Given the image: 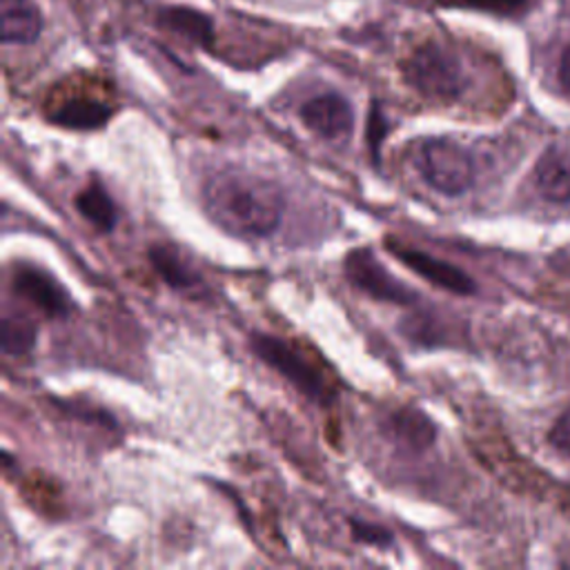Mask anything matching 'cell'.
Instances as JSON below:
<instances>
[{
	"instance_id": "obj_1",
	"label": "cell",
	"mask_w": 570,
	"mask_h": 570,
	"mask_svg": "<svg viewBox=\"0 0 570 570\" xmlns=\"http://www.w3.org/2000/svg\"><path fill=\"white\" fill-rule=\"evenodd\" d=\"M201 199L210 219L237 237H270L283 221L281 187L245 169L212 174L204 183Z\"/></svg>"
},
{
	"instance_id": "obj_2",
	"label": "cell",
	"mask_w": 570,
	"mask_h": 570,
	"mask_svg": "<svg viewBox=\"0 0 570 570\" xmlns=\"http://www.w3.org/2000/svg\"><path fill=\"white\" fill-rule=\"evenodd\" d=\"M252 352L272 370H276L283 379L315 404H332L337 399V382L317 354H310L304 346L285 341L274 335H252L250 339Z\"/></svg>"
},
{
	"instance_id": "obj_3",
	"label": "cell",
	"mask_w": 570,
	"mask_h": 570,
	"mask_svg": "<svg viewBox=\"0 0 570 570\" xmlns=\"http://www.w3.org/2000/svg\"><path fill=\"white\" fill-rule=\"evenodd\" d=\"M402 74L419 97L435 103H454L468 85L459 56L437 41L417 45L402 61Z\"/></svg>"
},
{
	"instance_id": "obj_4",
	"label": "cell",
	"mask_w": 570,
	"mask_h": 570,
	"mask_svg": "<svg viewBox=\"0 0 570 570\" xmlns=\"http://www.w3.org/2000/svg\"><path fill=\"white\" fill-rule=\"evenodd\" d=\"M415 163L424 180L443 197L465 195L478 176L472 152L443 136L424 141L415 154Z\"/></svg>"
},
{
	"instance_id": "obj_5",
	"label": "cell",
	"mask_w": 570,
	"mask_h": 570,
	"mask_svg": "<svg viewBox=\"0 0 570 570\" xmlns=\"http://www.w3.org/2000/svg\"><path fill=\"white\" fill-rule=\"evenodd\" d=\"M343 267L354 288L374 302L397 306H413L417 302V295L379 263L370 250H352L346 256Z\"/></svg>"
},
{
	"instance_id": "obj_6",
	"label": "cell",
	"mask_w": 570,
	"mask_h": 570,
	"mask_svg": "<svg viewBox=\"0 0 570 570\" xmlns=\"http://www.w3.org/2000/svg\"><path fill=\"white\" fill-rule=\"evenodd\" d=\"M386 248L393 256H397L415 274L430 281L435 288H441L457 297H470L478 293V283L472 281V276H468L463 270H459L457 265H452L448 261L435 259V256H430L417 248H410V245L402 243L399 239H391V237L386 239Z\"/></svg>"
},
{
	"instance_id": "obj_7",
	"label": "cell",
	"mask_w": 570,
	"mask_h": 570,
	"mask_svg": "<svg viewBox=\"0 0 570 570\" xmlns=\"http://www.w3.org/2000/svg\"><path fill=\"white\" fill-rule=\"evenodd\" d=\"M12 288L17 297H21L50 319H65L72 310L69 295L63 291V285L43 270L17 267Z\"/></svg>"
},
{
	"instance_id": "obj_8",
	"label": "cell",
	"mask_w": 570,
	"mask_h": 570,
	"mask_svg": "<svg viewBox=\"0 0 570 570\" xmlns=\"http://www.w3.org/2000/svg\"><path fill=\"white\" fill-rule=\"evenodd\" d=\"M304 125L326 141H341L354 128V110L341 94L328 91L306 101L299 110Z\"/></svg>"
},
{
	"instance_id": "obj_9",
	"label": "cell",
	"mask_w": 570,
	"mask_h": 570,
	"mask_svg": "<svg viewBox=\"0 0 570 570\" xmlns=\"http://www.w3.org/2000/svg\"><path fill=\"white\" fill-rule=\"evenodd\" d=\"M114 117V108L97 97H85V94H69L56 103L47 106V121L56 128L89 132L101 130Z\"/></svg>"
},
{
	"instance_id": "obj_10",
	"label": "cell",
	"mask_w": 570,
	"mask_h": 570,
	"mask_svg": "<svg viewBox=\"0 0 570 570\" xmlns=\"http://www.w3.org/2000/svg\"><path fill=\"white\" fill-rule=\"evenodd\" d=\"M535 193L552 206H570V152L552 145L535 161L530 172Z\"/></svg>"
},
{
	"instance_id": "obj_11",
	"label": "cell",
	"mask_w": 570,
	"mask_h": 570,
	"mask_svg": "<svg viewBox=\"0 0 570 570\" xmlns=\"http://www.w3.org/2000/svg\"><path fill=\"white\" fill-rule=\"evenodd\" d=\"M45 19L34 0H0V41L32 45L41 39Z\"/></svg>"
},
{
	"instance_id": "obj_12",
	"label": "cell",
	"mask_w": 570,
	"mask_h": 570,
	"mask_svg": "<svg viewBox=\"0 0 570 570\" xmlns=\"http://www.w3.org/2000/svg\"><path fill=\"white\" fill-rule=\"evenodd\" d=\"M156 25L197 47H212L217 32L210 14L189 6H167L156 12Z\"/></svg>"
},
{
	"instance_id": "obj_13",
	"label": "cell",
	"mask_w": 570,
	"mask_h": 570,
	"mask_svg": "<svg viewBox=\"0 0 570 570\" xmlns=\"http://www.w3.org/2000/svg\"><path fill=\"white\" fill-rule=\"evenodd\" d=\"M391 435L410 452H426L437 441L435 421L419 408H402L388 421Z\"/></svg>"
},
{
	"instance_id": "obj_14",
	"label": "cell",
	"mask_w": 570,
	"mask_h": 570,
	"mask_svg": "<svg viewBox=\"0 0 570 570\" xmlns=\"http://www.w3.org/2000/svg\"><path fill=\"white\" fill-rule=\"evenodd\" d=\"M74 206L85 221L101 232H112L117 226V206L112 197L106 193L101 183H87L74 197Z\"/></svg>"
},
{
	"instance_id": "obj_15",
	"label": "cell",
	"mask_w": 570,
	"mask_h": 570,
	"mask_svg": "<svg viewBox=\"0 0 570 570\" xmlns=\"http://www.w3.org/2000/svg\"><path fill=\"white\" fill-rule=\"evenodd\" d=\"M150 261L158 276L176 291H189L199 283V274L185 263V259L169 245H152Z\"/></svg>"
},
{
	"instance_id": "obj_16",
	"label": "cell",
	"mask_w": 570,
	"mask_h": 570,
	"mask_svg": "<svg viewBox=\"0 0 570 570\" xmlns=\"http://www.w3.org/2000/svg\"><path fill=\"white\" fill-rule=\"evenodd\" d=\"M36 326L23 315L8 313L0 324V348L8 357H21L28 354L36 343Z\"/></svg>"
},
{
	"instance_id": "obj_17",
	"label": "cell",
	"mask_w": 570,
	"mask_h": 570,
	"mask_svg": "<svg viewBox=\"0 0 570 570\" xmlns=\"http://www.w3.org/2000/svg\"><path fill=\"white\" fill-rule=\"evenodd\" d=\"M454 6H463L468 10L486 12L493 17H515L519 14L528 0H450Z\"/></svg>"
},
{
	"instance_id": "obj_18",
	"label": "cell",
	"mask_w": 570,
	"mask_h": 570,
	"mask_svg": "<svg viewBox=\"0 0 570 570\" xmlns=\"http://www.w3.org/2000/svg\"><path fill=\"white\" fill-rule=\"evenodd\" d=\"M350 533L357 541L374 546V548H388L393 544V533L384 526H376L361 519H350Z\"/></svg>"
},
{
	"instance_id": "obj_19",
	"label": "cell",
	"mask_w": 570,
	"mask_h": 570,
	"mask_svg": "<svg viewBox=\"0 0 570 570\" xmlns=\"http://www.w3.org/2000/svg\"><path fill=\"white\" fill-rule=\"evenodd\" d=\"M386 134H388V121H386L382 108H379V103H372L370 114H368V145H370L374 158H379V147H382Z\"/></svg>"
},
{
	"instance_id": "obj_20",
	"label": "cell",
	"mask_w": 570,
	"mask_h": 570,
	"mask_svg": "<svg viewBox=\"0 0 570 570\" xmlns=\"http://www.w3.org/2000/svg\"><path fill=\"white\" fill-rule=\"evenodd\" d=\"M548 441L557 452L570 459V408L557 417L548 432Z\"/></svg>"
},
{
	"instance_id": "obj_21",
	"label": "cell",
	"mask_w": 570,
	"mask_h": 570,
	"mask_svg": "<svg viewBox=\"0 0 570 570\" xmlns=\"http://www.w3.org/2000/svg\"><path fill=\"white\" fill-rule=\"evenodd\" d=\"M557 78L561 89L570 97V43L566 45L561 58H559V67H557Z\"/></svg>"
}]
</instances>
